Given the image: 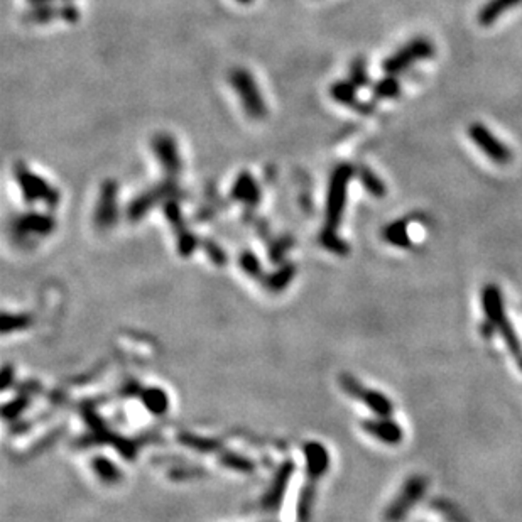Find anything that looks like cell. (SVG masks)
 <instances>
[{"mask_svg":"<svg viewBox=\"0 0 522 522\" xmlns=\"http://www.w3.org/2000/svg\"><path fill=\"white\" fill-rule=\"evenodd\" d=\"M468 136H470V139L479 146L482 153L487 154L495 164L511 163L512 159L511 151H509L507 146L499 141L485 126H482V124H472V126L468 127Z\"/></svg>","mask_w":522,"mask_h":522,"instance_id":"30bf717a","label":"cell"},{"mask_svg":"<svg viewBox=\"0 0 522 522\" xmlns=\"http://www.w3.org/2000/svg\"><path fill=\"white\" fill-rule=\"evenodd\" d=\"M435 55V48L433 44L425 38H416L413 41H409L406 46H403L399 51L394 53L384 61L382 68L387 75H397L401 71L408 70L414 61L428 60Z\"/></svg>","mask_w":522,"mask_h":522,"instance_id":"8992f818","label":"cell"},{"mask_svg":"<svg viewBox=\"0 0 522 522\" xmlns=\"http://www.w3.org/2000/svg\"><path fill=\"white\" fill-rule=\"evenodd\" d=\"M60 19L68 22V24H75L80 19V11L71 0L60 4Z\"/></svg>","mask_w":522,"mask_h":522,"instance_id":"603a6c76","label":"cell"},{"mask_svg":"<svg viewBox=\"0 0 522 522\" xmlns=\"http://www.w3.org/2000/svg\"><path fill=\"white\" fill-rule=\"evenodd\" d=\"M186 193L178 185L176 178H166V180L159 181L153 188L142 191L139 196L132 200L127 207V217L129 220L137 222L142 217L147 215L151 208H154L158 203H164L168 200H181L185 198Z\"/></svg>","mask_w":522,"mask_h":522,"instance_id":"5b68a950","label":"cell"},{"mask_svg":"<svg viewBox=\"0 0 522 522\" xmlns=\"http://www.w3.org/2000/svg\"><path fill=\"white\" fill-rule=\"evenodd\" d=\"M364 430L372 435L374 438L384 441L387 445H397L403 441V430L397 423L392 421L389 418H381V419H374V421H365L364 423Z\"/></svg>","mask_w":522,"mask_h":522,"instance_id":"9a60e30c","label":"cell"},{"mask_svg":"<svg viewBox=\"0 0 522 522\" xmlns=\"http://www.w3.org/2000/svg\"><path fill=\"white\" fill-rule=\"evenodd\" d=\"M522 0H489L479 12V22L485 28L492 26L499 17L506 14L509 9L519 6Z\"/></svg>","mask_w":522,"mask_h":522,"instance_id":"e0dca14e","label":"cell"},{"mask_svg":"<svg viewBox=\"0 0 522 522\" xmlns=\"http://www.w3.org/2000/svg\"><path fill=\"white\" fill-rule=\"evenodd\" d=\"M482 306H484V313L487 316L489 321L484 325V337L490 338L494 332L501 333V337L506 342V345L511 352L512 357L516 359L517 365L522 370V345L517 338L516 330L512 328L511 321H509L506 310H504L502 293L495 284H487L482 291Z\"/></svg>","mask_w":522,"mask_h":522,"instance_id":"6da1fadb","label":"cell"},{"mask_svg":"<svg viewBox=\"0 0 522 522\" xmlns=\"http://www.w3.org/2000/svg\"><path fill=\"white\" fill-rule=\"evenodd\" d=\"M357 178H359L360 185L364 186V190L367 191L369 195L376 196V198H382V196H386L387 193L386 183H384L369 166L357 168Z\"/></svg>","mask_w":522,"mask_h":522,"instance_id":"ac0fdd59","label":"cell"},{"mask_svg":"<svg viewBox=\"0 0 522 522\" xmlns=\"http://www.w3.org/2000/svg\"><path fill=\"white\" fill-rule=\"evenodd\" d=\"M320 242L323 244L328 251L338 254V256H345V254L348 252V245L343 242L340 237H338L337 232L323 230L320 235Z\"/></svg>","mask_w":522,"mask_h":522,"instance_id":"7402d4cb","label":"cell"},{"mask_svg":"<svg viewBox=\"0 0 522 522\" xmlns=\"http://www.w3.org/2000/svg\"><path fill=\"white\" fill-rule=\"evenodd\" d=\"M229 82L234 87L240 104H242V109L249 117L254 120H262L267 117L266 100L251 71L237 66L229 73Z\"/></svg>","mask_w":522,"mask_h":522,"instance_id":"3957f363","label":"cell"},{"mask_svg":"<svg viewBox=\"0 0 522 522\" xmlns=\"http://www.w3.org/2000/svg\"><path fill=\"white\" fill-rule=\"evenodd\" d=\"M29 4H48V2H53V0H28ZM63 2H66V0H63Z\"/></svg>","mask_w":522,"mask_h":522,"instance_id":"cb8c5ba5","label":"cell"},{"mask_svg":"<svg viewBox=\"0 0 522 522\" xmlns=\"http://www.w3.org/2000/svg\"><path fill=\"white\" fill-rule=\"evenodd\" d=\"M330 95H332L335 102H338V104L345 107H350V109L357 110L362 115H370L374 110H376V105H374L372 102L359 100V97H357V87L350 82V80H348V82L333 83L332 88H330Z\"/></svg>","mask_w":522,"mask_h":522,"instance_id":"4fadbf2b","label":"cell"},{"mask_svg":"<svg viewBox=\"0 0 522 522\" xmlns=\"http://www.w3.org/2000/svg\"><path fill=\"white\" fill-rule=\"evenodd\" d=\"M354 174H357V168L348 163L338 164L332 171L328 183L327 193V210H325V229L330 232H337L342 223L343 210L347 205V193L348 183H350Z\"/></svg>","mask_w":522,"mask_h":522,"instance_id":"7a4b0ae2","label":"cell"},{"mask_svg":"<svg viewBox=\"0 0 522 522\" xmlns=\"http://www.w3.org/2000/svg\"><path fill=\"white\" fill-rule=\"evenodd\" d=\"M382 237L386 239V242L396 245V247H409L411 239L408 234V220H397L387 225L382 232Z\"/></svg>","mask_w":522,"mask_h":522,"instance_id":"d6986e66","label":"cell"},{"mask_svg":"<svg viewBox=\"0 0 522 522\" xmlns=\"http://www.w3.org/2000/svg\"><path fill=\"white\" fill-rule=\"evenodd\" d=\"M31 9L24 12L22 16V21L28 22V24H49L55 19H60V6H55V4L48 2V4H31Z\"/></svg>","mask_w":522,"mask_h":522,"instance_id":"2e32d148","label":"cell"},{"mask_svg":"<svg viewBox=\"0 0 522 522\" xmlns=\"http://www.w3.org/2000/svg\"><path fill=\"white\" fill-rule=\"evenodd\" d=\"M428 489V480L421 475H414L409 479L401 489V492L397 494L396 501L391 502V506L386 511V521L387 522H399L403 521L408 512L411 511V507L418 501H421V497L425 495Z\"/></svg>","mask_w":522,"mask_h":522,"instance_id":"52a82bcc","label":"cell"},{"mask_svg":"<svg viewBox=\"0 0 522 522\" xmlns=\"http://www.w3.org/2000/svg\"><path fill=\"white\" fill-rule=\"evenodd\" d=\"M56 222L51 215H44V213L31 212L26 215H21L16 218V230L21 232L22 235L36 234V235H48L55 229Z\"/></svg>","mask_w":522,"mask_h":522,"instance_id":"5bb4252c","label":"cell"},{"mask_svg":"<svg viewBox=\"0 0 522 522\" xmlns=\"http://www.w3.org/2000/svg\"><path fill=\"white\" fill-rule=\"evenodd\" d=\"M117 195L119 183L105 180L100 186V196L95 210V223L100 229H110L117 220Z\"/></svg>","mask_w":522,"mask_h":522,"instance_id":"8fae6325","label":"cell"},{"mask_svg":"<svg viewBox=\"0 0 522 522\" xmlns=\"http://www.w3.org/2000/svg\"><path fill=\"white\" fill-rule=\"evenodd\" d=\"M350 82L355 85L357 88H364L367 87L370 83L369 73H367V65L362 58H357V60L352 61L350 65Z\"/></svg>","mask_w":522,"mask_h":522,"instance_id":"44dd1931","label":"cell"},{"mask_svg":"<svg viewBox=\"0 0 522 522\" xmlns=\"http://www.w3.org/2000/svg\"><path fill=\"white\" fill-rule=\"evenodd\" d=\"M151 147H153V153L161 164V168L164 169V173L169 178H178L180 176L183 163L180 149H178V142L174 141L173 136H169L166 132L156 134L151 141Z\"/></svg>","mask_w":522,"mask_h":522,"instance_id":"ba28073f","label":"cell"},{"mask_svg":"<svg viewBox=\"0 0 522 522\" xmlns=\"http://www.w3.org/2000/svg\"><path fill=\"white\" fill-rule=\"evenodd\" d=\"M374 98L376 100H386V98H397L401 95V83L394 78V75H389L387 78L381 80L374 85Z\"/></svg>","mask_w":522,"mask_h":522,"instance_id":"ffe728a7","label":"cell"},{"mask_svg":"<svg viewBox=\"0 0 522 522\" xmlns=\"http://www.w3.org/2000/svg\"><path fill=\"white\" fill-rule=\"evenodd\" d=\"M261 188L256 178L249 171H240L237 180L234 181V186L230 190V198L234 202L244 203L245 207L256 208L261 203Z\"/></svg>","mask_w":522,"mask_h":522,"instance_id":"7c38bea8","label":"cell"},{"mask_svg":"<svg viewBox=\"0 0 522 522\" xmlns=\"http://www.w3.org/2000/svg\"><path fill=\"white\" fill-rule=\"evenodd\" d=\"M235 2H239V4H244V6H247V4H252V2H254V0H235Z\"/></svg>","mask_w":522,"mask_h":522,"instance_id":"d4e9b609","label":"cell"},{"mask_svg":"<svg viewBox=\"0 0 522 522\" xmlns=\"http://www.w3.org/2000/svg\"><path fill=\"white\" fill-rule=\"evenodd\" d=\"M12 171H14V178L17 185H19L22 198H24L26 203L34 205L38 202H43L48 208L58 207V203H60V191L53 188L44 178L31 171L22 161L14 164Z\"/></svg>","mask_w":522,"mask_h":522,"instance_id":"277c9868","label":"cell"},{"mask_svg":"<svg viewBox=\"0 0 522 522\" xmlns=\"http://www.w3.org/2000/svg\"><path fill=\"white\" fill-rule=\"evenodd\" d=\"M342 386H343V389L348 392V394H350L352 397H355V399L362 401L370 411H372L374 414H377L379 418H389L392 411H394V406H392V403L387 399L386 396L381 394V392L365 389L362 384H360L354 377H343Z\"/></svg>","mask_w":522,"mask_h":522,"instance_id":"9c48e42d","label":"cell"}]
</instances>
